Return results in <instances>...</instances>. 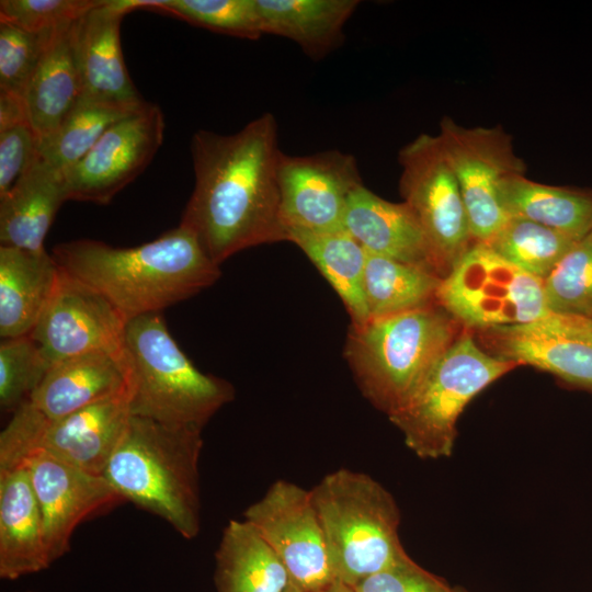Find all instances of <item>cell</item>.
I'll return each instance as SVG.
<instances>
[{
  "mask_svg": "<svg viewBox=\"0 0 592 592\" xmlns=\"http://www.w3.org/2000/svg\"><path fill=\"white\" fill-rule=\"evenodd\" d=\"M286 241L296 244L341 298L351 323L369 319L364 294L366 250L346 230L312 232L287 230Z\"/></svg>",
  "mask_w": 592,
  "mask_h": 592,
  "instance_id": "cell-28",
  "label": "cell"
},
{
  "mask_svg": "<svg viewBox=\"0 0 592 592\" xmlns=\"http://www.w3.org/2000/svg\"><path fill=\"white\" fill-rule=\"evenodd\" d=\"M499 194L509 218L534 221L577 241L592 229V190L547 185L515 174L501 182Z\"/></svg>",
  "mask_w": 592,
  "mask_h": 592,
  "instance_id": "cell-26",
  "label": "cell"
},
{
  "mask_svg": "<svg viewBox=\"0 0 592 592\" xmlns=\"http://www.w3.org/2000/svg\"><path fill=\"white\" fill-rule=\"evenodd\" d=\"M496 356L527 364L592 391V319L549 312L517 326L485 330Z\"/></svg>",
  "mask_w": 592,
  "mask_h": 592,
  "instance_id": "cell-16",
  "label": "cell"
},
{
  "mask_svg": "<svg viewBox=\"0 0 592 592\" xmlns=\"http://www.w3.org/2000/svg\"><path fill=\"white\" fill-rule=\"evenodd\" d=\"M217 592H285L289 574L265 539L247 521L230 520L215 554Z\"/></svg>",
  "mask_w": 592,
  "mask_h": 592,
  "instance_id": "cell-25",
  "label": "cell"
},
{
  "mask_svg": "<svg viewBox=\"0 0 592 592\" xmlns=\"http://www.w3.org/2000/svg\"><path fill=\"white\" fill-rule=\"evenodd\" d=\"M103 0H1L0 21L43 33L70 27Z\"/></svg>",
  "mask_w": 592,
  "mask_h": 592,
  "instance_id": "cell-36",
  "label": "cell"
},
{
  "mask_svg": "<svg viewBox=\"0 0 592 592\" xmlns=\"http://www.w3.org/2000/svg\"><path fill=\"white\" fill-rule=\"evenodd\" d=\"M550 312L592 318V240L577 241L543 281Z\"/></svg>",
  "mask_w": 592,
  "mask_h": 592,
  "instance_id": "cell-33",
  "label": "cell"
},
{
  "mask_svg": "<svg viewBox=\"0 0 592 592\" xmlns=\"http://www.w3.org/2000/svg\"><path fill=\"white\" fill-rule=\"evenodd\" d=\"M59 266L46 250L0 247V337L30 334L55 289Z\"/></svg>",
  "mask_w": 592,
  "mask_h": 592,
  "instance_id": "cell-23",
  "label": "cell"
},
{
  "mask_svg": "<svg viewBox=\"0 0 592 592\" xmlns=\"http://www.w3.org/2000/svg\"><path fill=\"white\" fill-rule=\"evenodd\" d=\"M592 319V318H591Z\"/></svg>",
  "mask_w": 592,
  "mask_h": 592,
  "instance_id": "cell-42",
  "label": "cell"
},
{
  "mask_svg": "<svg viewBox=\"0 0 592 592\" xmlns=\"http://www.w3.org/2000/svg\"><path fill=\"white\" fill-rule=\"evenodd\" d=\"M145 102H115L81 95L59 127L38 141V157L65 171L86 156L110 127Z\"/></svg>",
  "mask_w": 592,
  "mask_h": 592,
  "instance_id": "cell-30",
  "label": "cell"
},
{
  "mask_svg": "<svg viewBox=\"0 0 592 592\" xmlns=\"http://www.w3.org/2000/svg\"><path fill=\"white\" fill-rule=\"evenodd\" d=\"M52 255L61 269L103 295L127 321L197 295L221 274L196 236L180 224L133 248L78 239L55 246Z\"/></svg>",
  "mask_w": 592,
  "mask_h": 592,
  "instance_id": "cell-2",
  "label": "cell"
},
{
  "mask_svg": "<svg viewBox=\"0 0 592 592\" xmlns=\"http://www.w3.org/2000/svg\"><path fill=\"white\" fill-rule=\"evenodd\" d=\"M124 355L132 415L203 429L235 398L229 382L194 366L170 334L161 312L127 321Z\"/></svg>",
  "mask_w": 592,
  "mask_h": 592,
  "instance_id": "cell-5",
  "label": "cell"
},
{
  "mask_svg": "<svg viewBox=\"0 0 592 592\" xmlns=\"http://www.w3.org/2000/svg\"><path fill=\"white\" fill-rule=\"evenodd\" d=\"M164 126L162 110L149 102L115 123L86 156L62 171L68 201L109 204L153 159Z\"/></svg>",
  "mask_w": 592,
  "mask_h": 592,
  "instance_id": "cell-14",
  "label": "cell"
},
{
  "mask_svg": "<svg viewBox=\"0 0 592 592\" xmlns=\"http://www.w3.org/2000/svg\"><path fill=\"white\" fill-rule=\"evenodd\" d=\"M436 303L470 328L489 330L537 320L550 311L543 281L474 242L442 278Z\"/></svg>",
  "mask_w": 592,
  "mask_h": 592,
  "instance_id": "cell-9",
  "label": "cell"
},
{
  "mask_svg": "<svg viewBox=\"0 0 592 592\" xmlns=\"http://www.w3.org/2000/svg\"><path fill=\"white\" fill-rule=\"evenodd\" d=\"M126 325L103 295L59 266L53 295L30 337L50 366L93 352L124 355Z\"/></svg>",
  "mask_w": 592,
  "mask_h": 592,
  "instance_id": "cell-13",
  "label": "cell"
},
{
  "mask_svg": "<svg viewBox=\"0 0 592 592\" xmlns=\"http://www.w3.org/2000/svg\"><path fill=\"white\" fill-rule=\"evenodd\" d=\"M128 394L116 395L50 420L29 400L0 434V469L43 452L94 475L104 470L130 420Z\"/></svg>",
  "mask_w": 592,
  "mask_h": 592,
  "instance_id": "cell-8",
  "label": "cell"
},
{
  "mask_svg": "<svg viewBox=\"0 0 592 592\" xmlns=\"http://www.w3.org/2000/svg\"><path fill=\"white\" fill-rule=\"evenodd\" d=\"M202 447L200 428L132 415L103 476L122 499L192 539L201 528Z\"/></svg>",
  "mask_w": 592,
  "mask_h": 592,
  "instance_id": "cell-3",
  "label": "cell"
},
{
  "mask_svg": "<svg viewBox=\"0 0 592 592\" xmlns=\"http://www.w3.org/2000/svg\"><path fill=\"white\" fill-rule=\"evenodd\" d=\"M399 190L443 278L475 242L455 174L437 136L420 134L399 151Z\"/></svg>",
  "mask_w": 592,
  "mask_h": 592,
  "instance_id": "cell-10",
  "label": "cell"
},
{
  "mask_svg": "<svg viewBox=\"0 0 592 592\" xmlns=\"http://www.w3.org/2000/svg\"><path fill=\"white\" fill-rule=\"evenodd\" d=\"M357 0H255L263 34L295 42L311 59H322L344 41L343 27Z\"/></svg>",
  "mask_w": 592,
  "mask_h": 592,
  "instance_id": "cell-24",
  "label": "cell"
},
{
  "mask_svg": "<svg viewBox=\"0 0 592 592\" xmlns=\"http://www.w3.org/2000/svg\"><path fill=\"white\" fill-rule=\"evenodd\" d=\"M343 229L368 253L417 265L439 275L423 229L403 202L386 201L363 184L349 198Z\"/></svg>",
  "mask_w": 592,
  "mask_h": 592,
  "instance_id": "cell-19",
  "label": "cell"
},
{
  "mask_svg": "<svg viewBox=\"0 0 592 592\" xmlns=\"http://www.w3.org/2000/svg\"><path fill=\"white\" fill-rule=\"evenodd\" d=\"M20 465L29 471L41 509L52 563L69 550L71 535L80 522L122 499L104 476L90 474L46 453L35 452Z\"/></svg>",
  "mask_w": 592,
  "mask_h": 592,
  "instance_id": "cell-17",
  "label": "cell"
},
{
  "mask_svg": "<svg viewBox=\"0 0 592 592\" xmlns=\"http://www.w3.org/2000/svg\"><path fill=\"white\" fill-rule=\"evenodd\" d=\"M127 12L147 9L168 13L214 32L247 39L263 33L255 0H121Z\"/></svg>",
  "mask_w": 592,
  "mask_h": 592,
  "instance_id": "cell-32",
  "label": "cell"
},
{
  "mask_svg": "<svg viewBox=\"0 0 592 592\" xmlns=\"http://www.w3.org/2000/svg\"><path fill=\"white\" fill-rule=\"evenodd\" d=\"M127 14L117 0H103L70 29L82 95L115 102L141 101L126 68L119 26Z\"/></svg>",
  "mask_w": 592,
  "mask_h": 592,
  "instance_id": "cell-18",
  "label": "cell"
},
{
  "mask_svg": "<svg viewBox=\"0 0 592 592\" xmlns=\"http://www.w3.org/2000/svg\"><path fill=\"white\" fill-rule=\"evenodd\" d=\"M52 565L25 466L0 469V577L16 580Z\"/></svg>",
  "mask_w": 592,
  "mask_h": 592,
  "instance_id": "cell-21",
  "label": "cell"
},
{
  "mask_svg": "<svg viewBox=\"0 0 592 592\" xmlns=\"http://www.w3.org/2000/svg\"><path fill=\"white\" fill-rule=\"evenodd\" d=\"M319 592H354L353 589L345 583L333 580L330 584H328L326 588L320 590Z\"/></svg>",
  "mask_w": 592,
  "mask_h": 592,
  "instance_id": "cell-39",
  "label": "cell"
},
{
  "mask_svg": "<svg viewBox=\"0 0 592 592\" xmlns=\"http://www.w3.org/2000/svg\"><path fill=\"white\" fill-rule=\"evenodd\" d=\"M64 30L34 33L0 21V92L24 98L43 56Z\"/></svg>",
  "mask_w": 592,
  "mask_h": 592,
  "instance_id": "cell-35",
  "label": "cell"
},
{
  "mask_svg": "<svg viewBox=\"0 0 592 592\" xmlns=\"http://www.w3.org/2000/svg\"><path fill=\"white\" fill-rule=\"evenodd\" d=\"M66 201L64 172L37 156L12 187L0 196L1 246L44 251V239Z\"/></svg>",
  "mask_w": 592,
  "mask_h": 592,
  "instance_id": "cell-22",
  "label": "cell"
},
{
  "mask_svg": "<svg viewBox=\"0 0 592 592\" xmlns=\"http://www.w3.org/2000/svg\"><path fill=\"white\" fill-rule=\"evenodd\" d=\"M587 237H589L592 240V229Z\"/></svg>",
  "mask_w": 592,
  "mask_h": 592,
  "instance_id": "cell-41",
  "label": "cell"
},
{
  "mask_svg": "<svg viewBox=\"0 0 592 592\" xmlns=\"http://www.w3.org/2000/svg\"><path fill=\"white\" fill-rule=\"evenodd\" d=\"M577 240L521 218H509L487 243L524 272L544 281Z\"/></svg>",
  "mask_w": 592,
  "mask_h": 592,
  "instance_id": "cell-31",
  "label": "cell"
},
{
  "mask_svg": "<svg viewBox=\"0 0 592 592\" xmlns=\"http://www.w3.org/2000/svg\"><path fill=\"white\" fill-rule=\"evenodd\" d=\"M285 592H303V591L293 582H291L288 588L285 590Z\"/></svg>",
  "mask_w": 592,
  "mask_h": 592,
  "instance_id": "cell-40",
  "label": "cell"
},
{
  "mask_svg": "<svg viewBox=\"0 0 592 592\" xmlns=\"http://www.w3.org/2000/svg\"><path fill=\"white\" fill-rule=\"evenodd\" d=\"M70 29L54 38L24 93L27 117L38 141L59 127L82 95Z\"/></svg>",
  "mask_w": 592,
  "mask_h": 592,
  "instance_id": "cell-27",
  "label": "cell"
},
{
  "mask_svg": "<svg viewBox=\"0 0 592 592\" xmlns=\"http://www.w3.org/2000/svg\"><path fill=\"white\" fill-rule=\"evenodd\" d=\"M49 364L30 334L1 339L0 405L14 412L37 388Z\"/></svg>",
  "mask_w": 592,
  "mask_h": 592,
  "instance_id": "cell-34",
  "label": "cell"
},
{
  "mask_svg": "<svg viewBox=\"0 0 592 592\" xmlns=\"http://www.w3.org/2000/svg\"><path fill=\"white\" fill-rule=\"evenodd\" d=\"M334 580L349 587L410 559L392 496L366 474L341 468L311 490Z\"/></svg>",
  "mask_w": 592,
  "mask_h": 592,
  "instance_id": "cell-6",
  "label": "cell"
},
{
  "mask_svg": "<svg viewBox=\"0 0 592 592\" xmlns=\"http://www.w3.org/2000/svg\"><path fill=\"white\" fill-rule=\"evenodd\" d=\"M457 180L475 242H488L508 221L500 201L501 182L525 174L510 136L501 127H463L449 117L437 135Z\"/></svg>",
  "mask_w": 592,
  "mask_h": 592,
  "instance_id": "cell-11",
  "label": "cell"
},
{
  "mask_svg": "<svg viewBox=\"0 0 592 592\" xmlns=\"http://www.w3.org/2000/svg\"><path fill=\"white\" fill-rule=\"evenodd\" d=\"M352 589L354 592H454L411 558L362 579Z\"/></svg>",
  "mask_w": 592,
  "mask_h": 592,
  "instance_id": "cell-38",
  "label": "cell"
},
{
  "mask_svg": "<svg viewBox=\"0 0 592 592\" xmlns=\"http://www.w3.org/2000/svg\"><path fill=\"white\" fill-rule=\"evenodd\" d=\"M127 392L125 355L93 352L52 364L29 401L55 420Z\"/></svg>",
  "mask_w": 592,
  "mask_h": 592,
  "instance_id": "cell-20",
  "label": "cell"
},
{
  "mask_svg": "<svg viewBox=\"0 0 592 592\" xmlns=\"http://www.w3.org/2000/svg\"><path fill=\"white\" fill-rule=\"evenodd\" d=\"M278 127L265 112L239 132H196L195 183L180 225L218 265L251 247L286 241L280 217Z\"/></svg>",
  "mask_w": 592,
  "mask_h": 592,
  "instance_id": "cell-1",
  "label": "cell"
},
{
  "mask_svg": "<svg viewBox=\"0 0 592 592\" xmlns=\"http://www.w3.org/2000/svg\"><path fill=\"white\" fill-rule=\"evenodd\" d=\"M277 180L285 237L287 230L343 229L349 198L363 185L355 157L340 150L304 156L282 151Z\"/></svg>",
  "mask_w": 592,
  "mask_h": 592,
  "instance_id": "cell-15",
  "label": "cell"
},
{
  "mask_svg": "<svg viewBox=\"0 0 592 592\" xmlns=\"http://www.w3.org/2000/svg\"><path fill=\"white\" fill-rule=\"evenodd\" d=\"M515 365L486 353L464 333L443 353L409 401L388 418L419 457L449 456L456 422L465 407Z\"/></svg>",
  "mask_w": 592,
  "mask_h": 592,
  "instance_id": "cell-7",
  "label": "cell"
},
{
  "mask_svg": "<svg viewBox=\"0 0 592 592\" xmlns=\"http://www.w3.org/2000/svg\"><path fill=\"white\" fill-rule=\"evenodd\" d=\"M38 138L29 119L0 127V196L37 158Z\"/></svg>",
  "mask_w": 592,
  "mask_h": 592,
  "instance_id": "cell-37",
  "label": "cell"
},
{
  "mask_svg": "<svg viewBox=\"0 0 592 592\" xmlns=\"http://www.w3.org/2000/svg\"><path fill=\"white\" fill-rule=\"evenodd\" d=\"M453 319L432 304L351 323L343 356L363 396L388 417L402 408L455 341Z\"/></svg>",
  "mask_w": 592,
  "mask_h": 592,
  "instance_id": "cell-4",
  "label": "cell"
},
{
  "mask_svg": "<svg viewBox=\"0 0 592 592\" xmlns=\"http://www.w3.org/2000/svg\"><path fill=\"white\" fill-rule=\"evenodd\" d=\"M243 515L303 592H319L334 580L310 490L276 480Z\"/></svg>",
  "mask_w": 592,
  "mask_h": 592,
  "instance_id": "cell-12",
  "label": "cell"
},
{
  "mask_svg": "<svg viewBox=\"0 0 592 592\" xmlns=\"http://www.w3.org/2000/svg\"><path fill=\"white\" fill-rule=\"evenodd\" d=\"M441 281L426 269L367 252L364 294L369 319L436 303Z\"/></svg>",
  "mask_w": 592,
  "mask_h": 592,
  "instance_id": "cell-29",
  "label": "cell"
}]
</instances>
